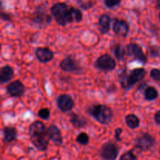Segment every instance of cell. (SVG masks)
<instances>
[{"label": "cell", "instance_id": "cell-1", "mask_svg": "<svg viewBox=\"0 0 160 160\" xmlns=\"http://www.w3.org/2000/svg\"><path fill=\"white\" fill-rule=\"evenodd\" d=\"M146 70L144 68L133 69L128 73L127 70H121L119 73V81L125 91L132 88L138 82L142 81L146 76Z\"/></svg>", "mask_w": 160, "mask_h": 160}, {"label": "cell", "instance_id": "cell-2", "mask_svg": "<svg viewBox=\"0 0 160 160\" xmlns=\"http://www.w3.org/2000/svg\"><path fill=\"white\" fill-rule=\"evenodd\" d=\"M50 12L56 23L60 26H66L67 23L74 21L72 12V6H68L64 2L54 4L50 8Z\"/></svg>", "mask_w": 160, "mask_h": 160}, {"label": "cell", "instance_id": "cell-3", "mask_svg": "<svg viewBox=\"0 0 160 160\" xmlns=\"http://www.w3.org/2000/svg\"><path fill=\"white\" fill-rule=\"evenodd\" d=\"M87 113L102 125H109L113 117L112 109L104 104L92 105L87 109Z\"/></svg>", "mask_w": 160, "mask_h": 160}, {"label": "cell", "instance_id": "cell-4", "mask_svg": "<svg viewBox=\"0 0 160 160\" xmlns=\"http://www.w3.org/2000/svg\"><path fill=\"white\" fill-rule=\"evenodd\" d=\"M156 138L148 133H142L134 140V148L140 152H147L156 145Z\"/></svg>", "mask_w": 160, "mask_h": 160}, {"label": "cell", "instance_id": "cell-5", "mask_svg": "<svg viewBox=\"0 0 160 160\" xmlns=\"http://www.w3.org/2000/svg\"><path fill=\"white\" fill-rule=\"evenodd\" d=\"M120 152L118 145L112 141L106 142L102 145L99 156L103 160H117Z\"/></svg>", "mask_w": 160, "mask_h": 160}, {"label": "cell", "instance_id": "cell-6", "mask_svg": "<svg viewBox=\"0 0 160 160\" xmlns=\"http://www.w3.org/2000/svg\"><path fill=\"white\" fill-rule=\"evenodd\" d=\"M126 55L129 57H132L134 60L145 64L148 62V58L144 53L143 49L139 45L136 43H129L125 47Z\"/></svg>", "mask_w": 160, "mask_h": 160}, {"label": "cell", "instance_id": "cell-7", "mask_svg": "<svg viewBox=\"0 0 160 160\" xmlns=\"http://www.w3.org/2000/svg\"><path fill=\"white\" fill-rule=\"evenodd\" d=\"M94 67L102 71H112L117 67V62L110 55L103 54L95 60Z\"/></svg>", "mask_w": 160, "mask_h": 160}, {"label": "cell", "instance_id": "cell-8", "mask_svg": "<svg viewBox=\"0 0 160 160\" xmlns=\"http://www.w3.org/2000/svg\"><path fill=\"white\" fill-rule=\"evenodd\" d=\"M52 16L48 14L45 10V6L43 5L38 6L37 10L33 15L31 18V21L34 23L37 24L39 27H44L51 23L52 20Z\"/></svg>", "mask_w": 160, "mask_h": 160}, {"label": "cell", "instance_id": "cell-9", "mask_svg": "<svg viewBox=\"0 0 160 160\" xmlns=\"http://www.w3.org/2000/svg\"><path fill=\"white\" fill-rule=\"evenodd\" d=\"M59 67L61 70L68 73H78L81 70V67L78 61L72 56L64 58L60 62Z\"/></svg>", "mask_w": 160, "mask_h": 160}, {"label": "cell", "instance_id": "cell-10", "mask_svg": "<svg viewBox=\"0 0 160 160\" xmlns=\"http://www.w3.org/2000/svg\"><path fill=\"white\" fill-rule=\"evenodd\" d=\"M56 105L59 110L62 112H70L74 107V101L70 95L62 94L56 98Z\"/></svg>", "mask_w": 160, "mask_h": 160}, {"label": "cell", "instance_id": "cell-11", "mask_svg": "<svg viewBox=\"0 0 160 160\" xmlns=\"http://www.w3.org/2000/svg\"><path fill=\"white\" fill-rule=\"evenodd\" d=\"M6 92L12 98H20L25 93V86L20 80H16L6 86Z\"/></svg>", "mask_w": 160, "mask_h": 160}, {"label": "cell", "instance_id": "cell-12", "mask_svg": "<svg viewBox=\"0 0 160 160\" xmlns=\"http://www.w3.org/2000/svg\"><path fill=\"white\" fill-rule=\"evenodd\" d=\"M30 139L32 145L41 152H45L48 149V144H49V138L46 134L42 135H31L30 136Z\"/></svg>", "mask_w": 160, "mask_h": 160}, {"label": "cell", "instance_id": "cell-13", "mask_svg": "<svg viewBox=\"0 0 160 160\" xmlns=\"http://www.w3.org/2000/svg\"><path fill=\"white\" fill-rule=\"evenodd\" d=\"M47 135L51 142H52L56 146H61L63 143L62 133L60 129L54 124L50 125L47 129Z\"/></svg>", "mask_w": 160, "mask_h": 160}, {"label": "cell", "instance_id": "cell-14", "mask_svg": "<svg viewBox=\"0 0 160 160\" xmlns=\"http://www.w3.org/2000/svg\"><path fill=\"white\" fill-rule=\"evenodd\" d=\"M35 56L40 62L46 63L52 60L54 58V52L46 47H38L35 50Z\"/></svg>", "mask_w": 160, "mask_h": 160}, {"label": "cell", "instance_id": "cell-15", "mask_svg": "<svg viewBox=\"0 0 160 160\" xmlns=\"http://www.w3.org/2000/svg\"><path fill=\"white\" fill-rule=\"evenodd\" d=\"M130 27L128 22L124 20L116 19L112 24V31L117 35L126 38L129 32Z\"/></svg>", "mask_w": 160, "mask_h": 160}, {"label": "cell", "instance_id": "cell-16", "mask_svg": "<svg viewBox=\"0 0 160 160\" xmlns=\"http://www.w3.org/2000/svg\"><path fill=\"white\" fill-rule=\"evenodd\" d=\"M47 129L43 122L36 120L31 123L29 127V134L31 135H42V134H47Z\"/></svg>", "mask_w": 160, "mask_h": 160}, {"label": "cell", "instance_id": "cell-17", "mask_svg": "<svg viewBox=\"0 0 160 160\" xmlns=\"http://www.w3.org/2000/svg\"><path fill=\"white\" fill-rule=\"evenodd\" d=\"M14 77V70L11 66L5 65L0 70V82L2 84L8 83Z\"/></svg>", "mask_w": 160, "mask_h": 160}, {"label": "cell", "instance_id": "cell-18", "mask_svg": "<svg viewBox=\"0 0 160 160\" xmlns=\"http://www.w3.org/2000/svg\"><path fill=\"white\" fill-rule=\"evenodd\" d=\"M111 18L107 14H102L98 19V31L102 34H106L109 33L110 30Z\"/></svg>", "mask_w": 160, "mask_h": 160}, {"label": "cell", "instance_id": "cell-19", "mask_svg": "<svg viewBox=\"0 0 160 160\" xmlns=\"http://www.w3.org/2000/svg\"><path fill=\"white\" fill-rule=\"evenodd\" d=\"M70 122L75 128H84L88 124V120H86L85 117L74 113V112L70 113Z\"/></svg>", "mask_w": 160, "mask_h": 160}, {"label": "cell", "instance_id": "cell-20", "mask_svg": "<svg viewBox=\"0 0 160 160\" xmlns=\"http://www.w3.org/2000/svg\"><path fill=\"white\" fill-rule=\"evenodd\" d=\"M3 142L5 143H10L16 140L17 136V131L13 127H5L2 130Z\"/></svg>", "mask_w": 160, "mask_h": 160}, {"label": "cell", "instance_id": "cell-21", "mask_svg": "<svg viewBox=\"0 0 160 160\" xmlns=\"http://www.w3.org/2000/svg\"><path fill=\"white\" fill-rule=\"evenodd\" d=\"M111 52L118 61H123L124 59L126 56V49L125 47L120 44L117 43L112 45V46L111 47Z\"/></svg>", "mask_w": 160, "mask_h": 160}, {"label": "cell", "instance_id": "cell-22", "mask_svg": "<svg viewBox=\"0 0 160 160\" xmlns=\"http://www.w3.org/2000/svg\"><path fill=\"white\" fill-rule=\"evenodd\" d=\"M125 122L131 129H136L140 126V119L134 114H128L125 117Z\"/></svg>", "mask_w": 160, "mask_h": 160}, {"label": "cell", "instance_id": "cell-23", "mask_svg": "<svg viewBox=\"0 0 160 160\" xmlns=\"http://www.w3.org/2000/svg\"><path fill=\"white\" fill-rule=\"evenodd\" d=\"M144 97L147 101H154L159 97V92L153 86H148L144 91Z\"/></svg>", "mask_w": 160, "mask_h": 160}, {"label": "cell", "instance_id": "cell-24", "mask_svg": "<svg viewBox=\"0 0 160 160\" xmlns=\"http://www.w3.org/2000/svg\"><path fill=\"white\" fill-rule=\"evenodd\" d=\"M76 142L79 145H88L89 144V142H90V137H89V135L87 133L81 132L77 136Z\"/></svg>", "mask_w": 160, "mask_h": 160}, {"label": "cell", "instance_id": "cell-25", "mask_svg": "<svg viewBox=\"0 0 160 160\" xmlns=\"http://www.w3.org/2000/svg\"><path fill=\"white\" fill-rule=\"evenodd\" d=\"M38 116L42 120H48L50 117V110L48 108H42V109H39L38 112Z\"/></svg>", "mask_w": 160, "mask_h": 160}, {"label": "cell", "instance_id": "cell-26", "mask_svg": "<svg viewBox=\"0 0 160 160\" xmlns=\"http://www.w3.org/2000/svg\"><path fill=\"white\" fill-rule=\"evenodd\" d=\"M72 12H73V19H74V21L79 23V22H81L82 20L83 14L81 10H80L78 8L72 7Z\"/></svg>", "mask_w": 160, "mask_h": 160}, {"label": "cell", "instance_id": "cell-27", "mask_svg": "<svg viewBox=\"0 0 160 160\" xmlns=\"http://www.w3.org/2000/svg\"><path fill=\"white\" fill-rule=\"evenodd\" d=\"M119 160H138L137 156L134 155L133 151H128L123 153L121 156L120 157Z\"/></svg>", "mask_w": 160, "mask_h": 160}, {"label": "cell", "instance_id": "cell-28", "mask_svg": "<svg viewBox=\"0 0 160 160\" xmlns=\"http://www.w3.org/2000/svg\"><path fill=\"white\" fill-rule=\"evenodd\" d=\"M150 77L154 81L160 82V70L157 68H153L150 70Z\"/></svg>", "mask_w": 160, "mask_h": 160}, {"label": "cell", "instance_id": "cell-29", "mask_svg": "<svg viewBox=\"0 0 160 160\" xmlns=\"http://www.w3.org/2000/svg\"><path fill=\"white\" fill-rule=\"evenodd\" d=\"M120 2H121V0H104L105 6L109 9H112V8L119 6Z\"/></svg>", "mask_w": 160, "mask_h": 160}, {"label": "cell", "instance_id": "cell-30", "mask_svg": "<svg viewBox=\"0 0 160 160\" xmlns=\"http://www.w3.org/2000/svg\"><path fill=\"white\" fill-rule=\"evenodd\" d=\"M149 53L152 57H158L160 53L159 48L156 45H151L149 46Z\"/></svg>", "mask_w": 160, "mask_h": 160}, {"label": "cell", "instance_id": "cell-31", "mask_svg": "<svg viewBox=\"0 0 160 160\" xmlns=\"http://www.w3.org/2000/svg\"><path fill=\"white\" fill-rule=\"evenodd\" d=\"M123 133V129L121 128H118L115 129L114 131V138L117 142H121V134Z\"/></svg>", "mask_w": 160, "mask_h": 160}, {"label": "cell", "instance_id": "cell-32", "mask_svg": "<svg viewBox=\"0 0 160 160\" xmlns=\"http://www.w3.org/2000/svg\"><path fill=\"white\" fill-rule=\"evenodd\" d=\"M1 18L2 20H4V21H10V20H12V17H11L10 14L4 12H1Z\"/></svg>", "mask_w": 160, "mask_h": 160}, {"label": "cell", "instance_id": "cell-33", "mask_svg": "<svg viewBox=\"0 0 160 160\" xmlns=\"http://www.w3.org/2000/svg\"><path fill=\"white\" fill-rule=\"evenodd\" d=\"M93 6V2H87L85 3H82V4H81V7L83 9H84V10H87V9H91V8Z\"/></svg>", "mask_w": 160, "mask_h": 160}, {"label": "cell", "instance_id": "cell-34", "mask_svg": "<svg viewBox=\"0 0 160 160\" xmlns=\"http://www.w3.org/2000/svg\"><path fill=\"white\" fill-rule=\"evenodd\" d=\"M154 120H155V122L156 123V124L159 125L160 126V109H159V110H158L157 112L155 113Z\"/></svg>", "mask_w": 160, "mask_h": 160}, {"label": "cell", "instance_id": "cell-35", "mask_svg": "<svg viewBox=\"0 0 160 160\" xmlns=\"http://www.w3.org/2000/svg\"><path fill=\"white\" fill-rule=\"evenodd\" d=\"M156 7H157V8H160V0H158V1H157V4H156Z\"/></svg>", "mask_w": 160, "mask_h": 160}, {"label": "cell", "instance_id": "cell-36", "mask_svg": "<svg viewBox=\"0 0 160 160\" xmlns=\"http://www.w3.org/2000/svg\"><path fill=\"white\" fill-rule=\"evenodd\" d=\"M159 20H160V12H159Z\"/></svg>", "mask_w": 160, "mask_h": 160}]
</instances>
